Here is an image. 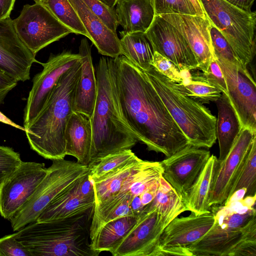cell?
Here are the masks:
<instances>
[{
  "label": "cell",
  "mask_w": 256,
  "mask_h": 256,
  "mask_svg": "<svg viewBox=\"0 0 256 256\" xmlns=\"http://www.w3.org/2000/svg\"><path fill=\"white\" fill-rule=\"evenodd\" d=\"M121 110L138 142L148 150L169 157L188 142L163 103L144 70L120 55L114 58Z\"/></svg>",
  "instance_id": "1"
},
{
  "label": "cell",
  "mask_w": 256,
  "mask_h": 256,
  "mask_svg": "<svg viewBox=\"0 0 256 256\" xmlns=\"http://www.w3.org/2000/svg\"><path fill=\"white\" fill-rule=\"evenodd\" d=\"M96 72L98 92L92 116L90 118L92 140L88 168L107 155L130 149L138 142L122 112L114 59L100 58Z\"/></svg>",
  "instance_id": "2"
},
{
  "label": "cell",
  "mask_w": 256,
  "mask_h": 256,
  "mask_svg": "<svg viewBox=\"0 0 256 256\" xmlns=\"http://www.w3.org/2000/svg\"><path fill=\"white\" fill-rule=\"evenodd\" d=\"M81 71V59L60 78L38 115L26 128L30 148L44 158L64 159V132L74 112L73 102Z\"/></svg>",
  "instance_id": "3"
},
{
  "label": "cell",
  "mask_w": 256,
  "mask_h": 256,
  "mask_svg": "<svg viewBox=\"0 0 256 256\" xmlns=\"http://www.w3.org/2000/svg\"><path fill=\"white\" fill-rule=\"evenodd\" d=\"M94 207L62 219L33 222L18 230L16 238L32 256H98L91 245Z\"/></svg>",
  "instance_id": "4"
},
{
  "label": "cell",
  "mask_w": 256,
  "mask_h": 256,
  "mask_svg": "<svg viewBox=\"0 0 256 256\" xmlns=\"http://www.w3.org/2000/svg\"><path fill=\"white\" fill-rule=\"evenodd\" d=\"M145 72L188 144L197 148L212 147L217 139L216 118L209 109L178 90L172 80L152 66Z\"/></svg>",
  "instance_id": "5"
},
{
  "label": "cell",
  "mask_w": 256,
  "mask_h": 256,
  "mask_svg": "<svg viewBox=\"0 0 256 256\" xmlns=\"http://www.w3.org/2000/svg\"><path fill=\"white\" fill-rule=\"evenodd\" d=\"M206 16L222 34L245 66L256 54V12L243 10L224 0H199Z\"/></svg>",
  "instance_id": "6"
},
{
  "label": "cell",
  "mask_w": 256,
  "mask_h": 256,
  "mask_svg": "<svg viewBox=\"0 0 256 256\" xmlns=\"http://www.w3.org/2000/svg\"><path fill=\"white\" fill-rule=\"evenodd\" d=\"M215 222L200 240L188 249L190 256H230L242 240L256 242V216L246 225L240 212L222 206H212Z\"/></svg>",
  "instance_id": "7"
},
{
  "label": "cell",
  "mask_w": 256,
  "mask_h": 256,
  "mask_svg": "<svg viewBox=\"0 0 256 256\" xmlns=\"http://www.w3.org/2000/svg\"><path fill=\"white\" fill-rule=\"evenodd\" d=\"M88 172L78 162L54 160L46 174L30 200L8 220L14 231L34 222L50 202L62 190Z\"/></svg>",
  "instance_id": "8"
},
{
  "label": "cell",
  "mask_w": 256,
  "mask_h": 256,
  "mask_svg": "<svg viewBox=\"0 0 256 256\" xmlns=\"http://www.w3.org/2000/svg\"><path fill=\"white\" fill-rule=\"evenodd\" d=\"M13 22L20 38L35 56L50 44L74 33L40 2L24 5Z\"/></svg>",
  "instance_id": "9"
},
{
  "label": "cell",
  "mask_w": 256,
  "mask_h": 256,
  "mask_svg": "<svg viewBox=\"0 0 256 256\" xmlns=\"http://www.w3.org/2000/svg\"><path fill=\"white\" fill-rule=\"evenodd\" d=\"M216 58L226 80V96L242 128H249L256 132V84L248 68H240L222 58L216 57Z\"/></svg>",
  "instance_id": "10"
},
{
  "label": "cell",
  "mask_w": 256,
  "mask_h": 256,
  "mask_svg": "<svg viewBox=\"0 0 256 256\" xmlns=\"http://www.w3.org/2000/svg\"><path fill=\"white\" fill-rule=\"evenodd\" d=\"M81 59L78 54L64 50L50 54L42 70L34 76L24 110V127L26 128L38 115L60 76Z\"/></svg>",
  "instance_id": "11"
},
{
  "label": "cell",
  "mask_w": 256,
  "mask_h": 256,
  "mask_svg": "<svg viewBox=\"0 0 256 256\" xmlns=\"http://www.w3.org/2000/svg\"><path fill=\"white\" fill-rule=\"evenodd\" d=\"M44 163L22 162L0 186V216L9 220L30 200L46 174Z\"/></svg>",
  "instance_id": "12"
},
{
  "label": "cell",
  "mask_w": 256,
  "mask_h": 256,
  "mask_svg": "<svg viewBox=\"0 0 256 256\" xmlns=\"http://www.w3.org/2000/svg\"><path fill=\"white\" fill-rule=\"evenodd\" d=\"M214 222V216L211 211L176 218L164 228L160 236L156 256H190L188 248L204 236Z\"/></svg>",
  "instance_id": "13"
},
{
  "label": "cell",
  "mask_w": 256,
  "mask_h": 256,
  "mask_svg": "<svg viewBox=\"0 0 256 256\" xmlns=\"http://www.w3.org/2000/svg\"><path fill=\"white\" fill-rule=\"evenodd\" d=\"M210 156L209 150L188 144L160 162L162 176L183 200Z\"/></svg>",
  "instance_id": "14"
},
{
  "label": "cell",
  "mask_w": 256,
  "mask_h": 256,
  "mask_svg": "<svg viewBox=\"0 0 256 256\" xmlns=\"http://www.w3.org/2000/svg\"><path fill=\"white\" fill-rule=\"evenodd\" d=\"M144 34L153 52H156L170 60L180 70L198 69V62L186 39L160 16H154Z\"/></svg>",
  "instance_id": "15"
},
{
  "label": "cell",
  "mask_w": 256,
  "mask_h": 256,
  "mask_svg": "<svg viewBox=\"0 0 256 256\" xmlns=\"http://www.w3.org/2000/svg\"><path fill=\"white\" fill-rule=\"evenodd\" d=\"M36 56L22 42L10 17L0 19V71L18 82L30 78Z\"/></svg>",
  "instance_id": "16"
},
{
  "label": "cell",
  "mask_w": 256,
  "mask_h": 256,
  "mask_svg": "<svg viewBox=\"0 0 256 256\" xmlns=\"http://www.w3.org/2000/svg\"><path fill=\"white\" fill-rule=\"evenodd\" d=\"M256 132L242 128L224 159L218 162L214 177L208 204H222L250 147Z\"/></svg>",
  "instance_id": "17"
},
{
  "label": "cell",
  "mask_w": 256,
  "mask_h": 256,
  "mask_svg": "<svg viewBox=\"0 0 256 256\" xmlns=\"http://www.w3.org/2000/svg\"><path fill=\"white\" fill-rule=\"evenodd\" d=\"M95 204L94 187L88 172L58 194L36 221H50L70 217L86 212L94 207Z\"/></svg>",
  "instance_id": "18"
},
{
  "label": "cell",
  "mask_w": 256,
  "mask_h": 256,
  "mask_svg": "<svg viewBox=\"0 0 256 256\" xmlns=\"http://www.w3.org/2000/svg\"><path fill=\"white\" fill-rule=\"evenodd\" d=\"M166 226L154 209L146 211L110 253L114 256H156L159 240Z\"/></svg>",
  "instance_id": "19"
},
{
  "label": "cell",
  "mask_w": 256,
  "mask_h": 256,
  "mask_svg": "<svg viewBox=\"0 0 256 256\" xmlns=\"http://www.w3.org/2000/svg\"><path fill=\"white\" fill-rule=\"evenodd\" d=\"M160 16L182 34L194 53L198 69L202 72H206L215 56L210 35V22L208 18L173 14Z\"/></svg>",
  "instance_id": "20"
},
{
  "label": "cell",
  "mask_w": 256,
  "mask_h": 256,
  "mask_svg": "<svg viewBox=\"0 0 256 256\" xmlns=\"http://www.w3.org/2000/svg\"><path fill=\"white\" fill-rule=\"evenodd\" d=\"M78 54L81 57V71L75 90L73 110L90 118L96 104L98 86L91 47L85 38L80 41Z\"/></svg>",
  "instance_id": "21"
},
{
  "label": "cell",
  "mask_w": 256,
  "mask_h": 256,
  "mask_svg": "<svg viewBox=\"0 0 256 256\" xmlns=\"http://www.w3.org/2000/svg\"><path fill=\"white\" fill-rule=\"evenodd\" d=\"M90 36L98 52L115 58L122 55L120 38L84 3L82 0H68Z\"/></svg>",
  "instance_id": "22"
},
{
  "label": "cell",
  "mask_w": 256,
  "mask_h": 256,
  "mask_svg": "<svg viewBox=\"0 0 256 256\" xmlns=\"http://www.w3.org/2000/svg\"><path fill=\"white\" fill-rule=\"evenodd\" d=\"M64 140L66 155L74 156L78 163L88 166L92 140L90 119L73 112L66 126Z\"/></svg>",
  "instance_id": "23"
},
{
  "label": "cell",
  "mask_w": 256,
  "mask_h": 256,
  "mask_svg": "<svg viewBox=\"0 0 256 256\" xmlns=\"http://www.w3.org/2000/svg\"><path fill=\"white\" fill-rule=\"evenodd\" d=\"M118 24L127 32H145L155 16L153 0H118Z\"/></svg>",
  "instance_id": "24"
},
{
  "label": "cell",
  "mask_w": 256,
  "mask_h": 256,
  "mask_svg": "<svg viewBox=\"0 0 256 256\" xmlns=\"http://www.w3.org/2000/svg\"><path fill=\"white\" fill-rule=\"evenodd\" d=\"M218 114L216 135L219 145L218 162H222L230 152L242 127L229 100L224 93L215 102Z\"/></svg>",
  "instance_id": "25"
},
{
  "label": "cell",
  "mask_w": 256,
  "mask_h": 256,
  "mask_svg": "<svg viewBox=\"0 0 256 256\" xmlns=\"http://www.w3.org/2000/svg\"><path fill=\"white\" fill-rule=\"evenodd\" d=\"M218 164V158L210 155L198 177L183 199L186 211L195 215L210 212L208 200Z\"/></svg>",
  "instance_id": "26"
},
{
  "label": "cell",
  "mask_w": 256,
  "mask_h": 256,
  "mask_svg": "<svg viewBox=\"0 0 256 256\" xmlns=\"http://www.w3.org/2000/svg\"><path fill=\"white\" fill-rule=\"evenodd\" d=\"M140 217L124 216L105 224L91 238L92 248L100 253L112 252L136 226Z\"/></svg>",
  "instance_id": "27"
},
{
  "label": "cell",
  "mask_w": 256,
  "mask_h": 256,
  "mask_svg": "<svg viewBox=\"0 0 256 256\" xmlns=\"http://www.w3.org/2000/svg\"><path fill=\"white\" fill-rule=\"evenodd\" d=\"M180 72L182 80L173 84L184 94L202 104L215 102L221 96L222 92L211 84L200 70L184 68Z\"/></svg>",
  "instance_id": "28"
},
{
  "label": "cell",
  "mask_w": 256,
  "mask_h": 256,
  "mask_svg": "<svg viewBox=\"0 0 256 256\" xmlns=\"http://www.w3.org/2000/svg\"><path fill=\"white\" fill-rule=\"evenodd\" d=\"M131 194L121 191L114 196L95 204L90 226V238L108 222L124 216H134Z\"/></svg>",
  "instance_id": "29"
},
{
  "label": "cell",
  "mask_w": 256,
  "mask_h": 256,
  "mask_svg": "<svg viewBox=\"0 0 256 256\" xmlns=\"http://www.w3.org/2000/svg\"><path fill=\"white\" fill-rule=\"evenodd\" d=\"M122 55L146 71L150 68L153 51L144 32H120Z\"/></svg>",
  "instance_id": "30"
},
{
  "label": "cell",
  "mask_w": 256,
  "mask_h": 256,
  "mask_svg": "<svg viewBox=\"0 0 256 256\" xmlns=\"http://www.w3.org/2000/svg\"><path fill=\"white\" fill-rule=\"evenodd\" d=\"M154 209L166 226L180 214L186 211L182 197L162 178L159 180L156 196L145 210Z\"/></svg>",
  "instance_id": "31"
},
{
  "label": "cell",
  "mask_w": 256,
  "mask_h": 256,
  "mask_svg": "<svg viewBox=\"0 0 256 256\" xmlns=\"http://www.w3.org/2000/svg\"><path fill=\"white\" fill-rule=\"evenodd\" d=\"M142 160L136 156L125 165L100 178L91 180L95 195V204L117 194L125 180Z\"/></svg>",
  "instance_id": "32"
},
{
  "label": "cell",
  "mask_w": 256,
  "mask_h": 256,
  "mask_svg": "<svg viewBox=\"0 0 256 256\" xmlns=\"http://www.w3.org/2000/svg\"><path fill=\"white\" fill-rule=\"evenodd\" d=\"M241 190H245L244 197L256 196V137L253 140L224 203L227 202L234 193Z\"/></svg>",
  "instance_id": "33"
},
{
  "label": "cell",
  "mask_w": 256,
  "mask_h": 256,
  "mask_svg": "<svg viewBox=\"0 0 256 256\" xmlns=\"http://www.w3.org/2000/svg\"><path fill=\"white\" fill-rule=\"evenodd\" d=\"M62 24L74 34L90 36L68 0H41L40 2Z\"/></svg>",
  "instance_id": "34"
},
{
  "label": "cell",
  "mask_w": 256,
  "mask_h": 256,
  "mask_svg": "<svg viewBox=\"0 0 256 256\" xmlns=\"http://www.w3.org/2000/svg\"><path fill=\"white\" fill-rule=\"evenodd\" d=\"M136 156L131 149L120 150L102 158L88 168L90 179L100 178L128 164Z\"/></svg>",
  "instance_id": "35"
},
{
  "label": "cell",
  "mask_w": 256,
  "mask_h": 256,
  "mask_svg": "<svg viewBox=\"0 0 256 256\" xmlns=\"http://www.w3.org/2000/svg\"><path fill=\"white\" fill-rule=\"evenodd\" d=\"M210 35L214 55L240 68H247L238 59L231 46L214 26L210 24Z\"/></svg>",
  "instance_id": "36"
},
{
  "label": "cell",
  "mask_w": 256,
  "mask_h": 256,
  "mask_svg": "<svg viewBox=\"0 0 256 256\" xmlns=\"http://www.w3.org/2000/svg\"><path fill=\"white\" fill-rule=\"evenodd\" d=\"M155 16L180 14L199 16L190 0H153Z\"/></svg>",
  "instance_id": "37"
},
{
  "label": "cell",
  "mask_w": 256,
  "mask_h": 256,
  "mask_svg": "<svg viewBox=\"0 0 256 256\" xmlns=\"http://www.w3.org/2000/svg\"><path fill=\"white\" fill-rule=\"evenodd\" d=\"M86 6L112 32L116 34L119 25L114 8L100 0H82Z\"/></svg>",
  "instance_id": "38"
},
{
  "label": "cell",
  "mask_w": 256,
  "mask_h": 256,
  "mask_svg": "<svg viewBox=\"0 0 256 256\" xmlns=\"http://www.w3.org/2000/svg\"><path fill=\"white\" fill-rule=\"evenodd\" d=\"M22 162L18 152L12 148L0 146V186Z\"/></svg>",
  "instance_id": "39"
},
{
  "label": "cell",
  "mask_w": 256,
  "mask_h": 256,
  "mask_svg": "<svg viewBox=\"0 0 256 256\" xmlns=\"http://www.w3.org/2000/svg\"><path fill=\"white\" fill-rule=\"evenodd\" d=\"M0 256H32V254L16 240L15 232L0 238Z\"/></svg>",
  "instance_id": "40"
},
{
  "label": "cell",
  "mask_w": 256,
  "mask_h": 256,
  "mask_svg": "<svg viewBox=\"0 0 256 256\" xmlns=\"http://www.w3.org/2000/svg\"><path fill=\"white\" fill-rule=\"evenodd\" d=\"M152 66L160 73L174 82L182 80L180 70L170 60L156 52H153Z\"/></svg>",
  "instance_id": "41"
},
{
  "label": "cell",
  "mask_w": 256,
  "mask_h": 256,
  "mask_svg": "<svg viewBox=\"0 0 256 256\" xmlns=\"http://www.w3.org/2000/svg\"><path fill=\"white\" fill-rule=\"evenodd\" d=\"M203 74L211 84L220 90L222 93L226 94V80L216 56L212 58L207 70Z\"/></svg>",
  "instance_id": "42"
},
{
  "label": "cell",
  "mask_w": 256,
  "mask_h": 256,
  "mask_svg": "<svg viewBox=\"0 0 256 256\" xmlns=\"http://www.w3.org/2000/svg\"><path fill=\"white\" fill-rule=\"evenodd\" d=\"M18 81L0 71V104L4 103L8 93L15 88Z\"/></svg>",
  "instance_id": "43"
},
{
  "label": "cell",
  "mask_w": 256,
  "mask_h": 256,
  "mask_svg": "<svg viewBox=\"0 0 256 256\" xmlns=\"http://www.w3.org/2000/svg\"><path fill=\"white\" fill-rule=\"evenodd\" d=\"M16 0H0V19L10 17Z\"/></svg>",
  "instance_id": "44"
},
{
  "label": "cell",
  "mask_w": 256,
  "mask_h": 256,
  "mask_svg": "<svg viewBox=\"0 0 256 256\" xmlns=\"http://www.w3.org/2000/svg\"><path fill=\"white\" fill-rule=\"evenodd\" d=\"M231 4L246 12H252L251 8L255 0H224Z\"/></svg>",
  "instance_id": "45"
},
{
  "label": "cell",
  "mask_w": 256,
  "mask_h": 256,
  "mask_svg": "<svg viewBox=\"0 0 256 256\" xmlns=\"http://www.w3.org/2000/svg\"><path fill=\"white\" fill-rule=\"evenodd\" d=\"M0 122L10 125L12 127L22 130V131L25 132L26 129L24 126H19L12 120H11L9 118L6 116L4 114H2L1 112H0Z\"/></svg>",
  "instance_id": "46"
},
{
  "label": "cell",
  "mask_w": 256,
  "mask_h": 256,
  "mask_svg": "<svg viewBox=\"0 0 256 256\" xmlns=\"http://www.w3.org/2000/svg\"><path fill=\"white\" fill-rule=\"evenodd\" d=\"M197 10L199 16L206 17L199 0H190Z\"/></svg>",
  "instance_id": "47"
},
{
  "label": "cell",
  "mask_w": 256,
  "mask_h": 256,
  "mask_svg": "<svg viewBox=\"0 0 256 256\" xmlns=\"http://www.w3.org/2000/svg\"><path fill=\"white\" fill-rule=\"evenodd\" d=\"M111 8H114L118 0H100Z\"/></svg>",
  "instance_id": "48"
},
{
  "label": "cell",
  "mask_w": 256,
  "mask_h": 256,
  "mask_svg": "<svg viewBox=\"0 0 256 256\" xmlns=\"http://www.w3.org/2000/svg\"><path fill=\"white\" fill-rule=\"evenodd\" d=\"M35 2H40L41 0H33Z\"/></svg>",
  "instance_id": "49"
}]
</instances>
